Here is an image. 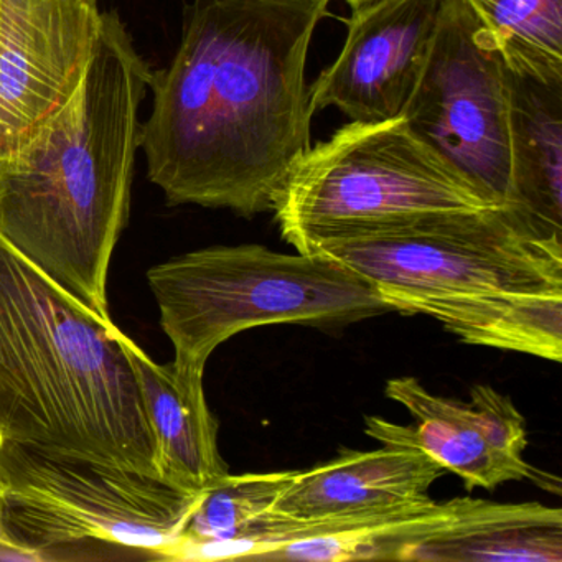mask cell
I'll use <instances>...</instances> for the list:
<instances>
[{
	"instance_id": "6da1fadb",
	"label": "cell",
	"mask_w": 562,
	"mask_h": 562,
	"mask_svg": "<svg viewBox=\"0 0 562 562\" xmlns=\"http://www.w3.org/2000/svg\"><path fill=\"white\" fill-rule=\"evenodd\" d=\"M331 0H192L140 127L150 182L170 205L274 209L311 149L305 64Z\"/></svg>"
},
{
	"instance_id": "7a4b0ae2",
	"label": "cell",
	"mask_w": 562,
	"mask_h": 562,
	"mask_svg": "<svg viewBox=\"0 0 562 562\" xmlns=\"http://www.w3.org/2000/svg\"><path fill=\"white\" fill-rule=\"evenodd\" d=\"M150 78L120 18L101 15L74 97L0 159V238L108 322V271L130 216Z\"/></svg>"
},
{
	"instance_id": "3957f363",
	"label": "cell",
	"mask_w": 562,
	"mask_h": 562,
	"mask_svg": "<svg viewBox=\"0 0 562 562\" xmlns=\"http://www.w3.org/2000/svg\"><path fill=\"white\" fill-rule=\"evenodd\" d=\"M123 337L0 238V443L159 479Z\"/></svg>"
},
{
	"instance_id": "277c9868",
	"label": "cell",
	"mask_w": 562,
	"mask_h": 562,
	"mask_svg": "<svg viewBox=\"0 0 562 562\" xmlns=\"http://www.w3.org/2000/svg\"><path fill=\"white\" fill-rule=\"evenodd\" d=\"M147 281L176 367L205 371L220 345L266 325L340 327L387 314L357 272L327 256L215 246L154 266Z\"/></svg>"
},
{
	"instance_id": "5b68a950",
	"label": "cell",
	"mask_w": 562,
	"mask_h": 562,
	"mask_svg": "<svg viewBox=\"0 0 562 562\" xmlns=\"http://www.w3.org/2000/svg\"><path fill=\"white\" fill-rule=\"evenodd\" d=\"M493 206L400 116L350 123L311 146L272 210L284 241L304 252L317 239Z\"/></svg>"
},
{
	"instance_id": "8992f818",
	"label": "cell",
	"mask_w": 562,
	"mask_h": 562,
	"mask_svg": "<svg viewBox=\"0 0 562 562\" xmlns=\"http://www.w3.org/2000/svg\"><path fill=\"white\" fill-rule=\"evenodd\" d=\"M327 256L370 282L384 302L414 295L562 294V233L512 206L436 213L317 239Z\"/></svg>"
},
{
	"instance_id": "52a82bcc",
	"label": "cell",
	"mask_w": 562,
	"mask_h": 562,
	"mask_svg": "<svg viewBox=\"0 0 562 562\" xmlns=\"http://www.w3.org/2000/svg\"><path fill=\"white\" fill-rule=\"evenodd\" d=\"M200 495L136 470L0 443L2 518L44 562L100 559L110 548L167 561Z\"/></svg>"
},
{
	"instance_id": "ba28073f",
	"label": "cell",
	"mask_w": 562,
	"mask_h": 562,
	"mask_svg": "<svg viewBox=\"0 0 562 562\" xmlns=\"http://www.w3.org/2000/svg\"><path fill=\"white\" fill-rule=\"evenodd\" d=\"M403 117L496 206L513 205L509 68L465 0H442Z\"/></svg>"
},
{
	"instance_id": "9c48e42d",
	"label": "cell",
	"mask_w": 562,
	"mask_h": 562,
	"mask_svg": "<svg viewBox=\"0 0 562 562\" xmlns=\"http://www.w3.org/2000/svg\"><path fill=\"white\" fill-rule=\"evenodd\" d=\"M101 15L97 0H0V159L74 97Z\"/></svg>"
},
{
	"instance_id": "30bf717a",
	"label": "cell",
	"mask_w": 562,
	"mask_h": 562,
	"mask_svg": "<svg viewBox=\"0 0 562 562\" xmlns=\"http://www.w3.org/2000/svg\"><path fill=\"white\" fill-rule=\"evenodd\" d=\"M442 0H370L353 9L337 60L308 88V106L351 123L403 116L436 34Z\"/></svg>"
},
{
	"instance_id": "8fae6325",
	"label": "cell",
	"mask_w": 562,
	"mask_h": 562,
	"mask_svg": "<svg viewBox=\"0 0 562 562\" xmlns=\"http://www.w3.org/2000/svg\"><path fill=\"white\" fill-rule=\"evenodd\" d=\"M384 394L406 407L416 424L400 426L383 417L368 416L364 432L378 442L419 450L446 472L459 475L467 490H493L503 483L531 480L559 493L561 483H551L555 476L492 447L470 403L430 394L416 378L387 381Z\"/></svg>"
},
{
	"instance_id": "7c38bea8",
	"label": "cell",
	"mask_w": 562,
	"mask_h": 562,
	"mask_svg": "<svg viewBox=\"0 0 562 562\" xmlns=\"http://www.w3.org/2000/svg\"><path fill=\"white\" fill-rule=\"evenodd\" d=\"M123 344L156 440L159 479L200 495L229 473L218 449V420L206 403L205 371L156 363L127 335Z\"/></svg>"
},
{
	"instance_id": "4fadbf2b",
	"label": "cell",
	"mask_w": 562,
	"mask_h": 562,
	"mask_svg": "<svg viewBox=\"0 0 562 562\" xmlns=\"http://www.w3.org/2000/svg\"><path fill=\"white\" fill-rule=\"evenodd\" d=\"M446 470L409 447L347 450L330 462L295 470L274 512L314 519L419 502Z\"/></svg>"
},
{
	"instance_id": "5bb4252c",
	"label": "cell",
	"mask_w": 562,
	"mask_h": 562,
	"mask_svg": "<svg viewBox=\"0 0 562 562\" xmlns=\"http://www.w3.org/2000/svg\"><path fill=\"white\" fill-rule=\"evenodd\" d=\"M386 304L400 314L434 318L463 344L562 360V294L414 295Z\"/></svg>"
},
{
	"instance_id": "9a60e30c",
	"label": "cell",
	"mask_w": 562,
	"mask_h": 562,
	"mask_svg": "<svg viewBox=\"0 0 562 562\" xmlns=\"http://www.w3.org/2000/svg\"><path fill=\"white\" fill-rule=\"evenodd\" d=\"M452 522L411 552L419 562H561L562 512L541 503L457 498Z\"/></svg>"
},
{
	"instance_id": "2e32d148",
	"label": "cell",
	"mask_w": 562,
	"mask_h": 562,
	"mask_svg": "<svg viewBox=\"0 0 562 562\" xmlns=\"http://www.w3.org/2000/svg\"><path fill=\"white\" fill-rule=\"evenodd\" d=\"M513 205L562 233V81L509 70Z\"/></svg>"
},
{
	"instance_id": "e0dca14e",
	"label": "cell",
	"mask_w": 562,
	"mask_h": 562,
	"mask_svg": "<svg viewBox=\"0 0 562 562\" xmlns=\"http://www.w3.org/2000/svg\"><path fill=\"white\" fill-rule=\"evenodd\" d=\"M457 505V498L437 503L427 496L419 502L387 506L353 528L279 546L261 561H407L414 549L452 522Z\"/></svg>"
},
{
	"instance_id": "ac0fdd59",
	"label": "cell",
	"mask_w": 562,
	"mask_h": 562,
	"mask_svg": "<svg viewBox=\"0 0 562 562\" xmlns=\"http://www.w3.org/2000/svg\"><path fill=\"white\" fill-rule=\"evenodd\" d=\"M513 74L562 81V0H465Z\"/></svg>"
},
{
	"instance_id": "d6986e66",
	"label": "cell",
	"mask_w": 562,
	"mask_h": 562,
	"mask_svg": "<svg viewBox=\"0 0 562 562\" xmlns=\"http://www.w3.org/2000/svg\"><path fill=\"white\" fill-rule=\"evenodd\" d=\"M291 472L243 473L220 479L200 495L179 544L167 561H180L190 549L225 544L238 539L259 516L274 508L294 479Z\"/></svg>"
},
{
	"instance_id": "ffe728a7",
	"label": "cell",
	"mask_w": 562,
	"mask_h": 562,
	"mask_svg": "<svg viewBox=\"0 0 562 562\" xmlns=\"http://www.w3.org/2000/svg\"><path fill=\"white\" fill-rule=\"evenodd\" d=\"M469 403L492 447L513 459H525L522 453L528 447L525 417L516 409L512 397L479 384L472 387Z\"/></svg>"
},
{
	"instance_id": "44dd1931",
	"label": "cell",
	"mask_w": 562,
	"mask_h": 562,
	"mask_svg": "<svg viewBox=\"0 0 562 562\" xmlns=\"http://www.w3.org/2000/svg\"><path fill=\"white\" fill-rule=\"evenodd\" d=\"M0 561L44 562L41 552L24 544L5 525L2 512H0Z\"/></svg>"
},
{
	"instance_id": "7402d4cb",
	"label": "cell",
	"mask_w": 562,
	"mask_h": 562,
	"mask_svg": "<svg viewBox=\"0 0 562 562\" xmlns=\"http://www.w3.org/2000/svg\"><path fill=\"white\" fill-rule=\"evenodd\" d=\"M351 9L360 8V5L367 4L370 0H345Z\"/></svg>"
}]
</instances>
